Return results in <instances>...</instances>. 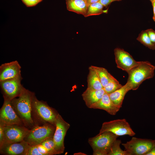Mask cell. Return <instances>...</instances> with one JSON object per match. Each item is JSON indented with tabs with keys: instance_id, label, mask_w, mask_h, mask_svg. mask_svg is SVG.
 Listing matches in <instances>:
<instances>
[{
	"instance_id": "1",
	"label": "cell",
	"mask_w": 155,
	"mask_h": 155,
	"mask_svg": "<svg viewBox=\"0 0 155 155\" xmlns=\"http://www.w3.org/2000/svg\"><path fill=\"white\" fill-rule=\"evenodd\" d=\"M34 94L25 88L18 98L11 100V105L20 117L28 124H32L33 121L31 117V111Z\"/></svg>"
},
{
	"instance_id": "2",
	"label": "cell",
	"mask_w": 155,
	"mask_h": 155,
	"mask_svg": "<svg viewBox=\"0 0 155 155\" xmlns=\"http://www.w3.org/2000/svg\"><path fill=\"white\" fill-rule=\"evenodd\" d=\"M155 66L149 61H141L137 65L128 72L127 82L132 86V90H137L145 80L153 78L154 75Z\"/></svg>"
},
{
	"instance_id": "3",
	"label": "cell",
	"mask_w": 155,
	"mask_h": 155,
	"mask_svg": "<svg viewBox=\"0 0 155 155\" xmlns=\"http://www.w3.org/2000/svg\"><path fill=\"white\" fill-rule=\"evenodd\" d=\"M119 136L110 131H105L90 138L88 142L94 155H108L111 147Z\"/></svg>"
},
{
	"instance_id": "4",
	"label": "cell",
	"mask_w": 155,
	"mask_h": 155,
	"mask_svg": "<svg viewBox=\"0 0 155 155\" xmlns=\"http://www.w3.org/2000/svg\"><path fill=\"white\" fill-rule=\"evenodd\" d=\"M105 131H110L119 136L135 134L129 123L125 119H117L103 123L98 135Z\"/></svg>"
},
{
	"instance_id": "5",
	"label": "cell",
	"mask_w": 155,
	"mask_h": 155,
	"mask_svg": "<svg viewBox=\"0 0 155 155\" xmlns=\"http://www.w3.org/2000/svg\"><path fill=\"white\" fill-rule=\"evenodd\" d=\"M122 145L131 155H145L155 146V140L133 137Z\"/></svg>"
},
{
	"instance_id": "6",
	"label": "cell",
	"mask_w": 155,
	"mask_h": 155,
	"mask_svg": "<svg viewBox=\"0 0 155 155\" xmlns=\"http://www.w3.org/2000/svg\"><path fill=\"white\" fill-rule=\"evenodd\" d=\"M55 129L50 125L35 127L29 131L25 141L30 146L40 144L47 139L53 137Z\"/></svg>"
},
{
	"instance_id": "7",
	"label": "cell",
	"mask_w": 155,
	"mask_h": 155,
	"mask_svg": "<svg viewBox=\"0 0 155 155\" xmlns=\"http://www.w3.org/2000/svg\"><path fill=\"white\" fill-rule=\"evenodd\" d=\"M55 129L53 137L55 145V150L56 154H60L64 151V139L70 125L58 113L55 121Z\"/></svg>"
},
{
	"instance_id": "8",
	"label": "cell",
	"mask_w": 155,
	"mask_h": 155,
	"mask_svg": "<svg viewBox=\"0 0 155 155\" xmlns=\"http://www.w3.org/2000/svg\"><path fill=\"white\" fill-rule=\"evenodd\" d=\"M29 131L18 125H4V138L1 146L7 144L22 141Z\"/></svg>"
},
{
	"instance_id": "9",
	"label": "cell",
	"mask_w": 155,
	"mask_h": 155,
	"mask_svg": "<svg viewBox=\"0 0 155 155\" xmlns=\"http://www.w3.org/2000/svg\"><path fill=\"white\" fill-rule=\"evenodd\" d=\"M114 53L117 67L127 73L141 62L136 61L130 54L123 49L116 48L114 50Z\"/></svg>"
},
{
	"instance_id": "10",
	"label": "cell",
	"mask_w": 155,
	"mask_h": 155,
	"mask_svg": "<svg viewBox=\"0 0 155 155\" xmlns=\"http://www.w3.org/2000/svg\"><path fill=\"white\" fill-rule=\"evenodd\" d=\"M22 77L0 82V85L4 96L11 100L18 96L24 88L21 82Z\"/></svg>"
},
{
	"instance_id": "11",
	"label": "cell",
	"mask_w": 155,
	"mask_h": 155,
	"mask_svg": "<svg viewBox=\"0 0 155 155\" xmlns=\"http://www.w3.org/2000/svg\"><path fill=\"white\" fill-rule=\"evenodd\" d=\"M32 107L42 119L55 126L58 113H56L52 108L44 102L38 100L34 96L33 100Z\"/></svg>"
},
{
	"instance_id": "12",
	"label": "cell",
	"mask_w": 155,
	"mask_h": 155,
	"mask_svg": "<svg viewBox=\"0 0 155 155\" xmlns=\"http://www.w3.org/2000/svg\"><path fill=\"white\" fill-rule=\"evenodd\" d=\"M4 98V103L0 110V121L4 125H19L21 120L14 111L11 100L5 96Z\"/></svg>"
},
{
	"instance_id": "13",
	"label": "cell",
	"mask_w": 155,
	"mask_h": 155,
	"mask_svg": "<svg viewBox=\"0 0 155 155\" xmlns=\"http://www.w3.org/2000/svg\"><path fill=\"white\" fill-rule=\"evenodd\" d=\"M21 69L17 61L2 64L0 66V82L21 77Z\"/></svg>"
},
{
	"instance_id": "14",
	"label": "cell",
	"mask_w": 155,
	"mask_h": 155,
	"mask_svg": "<svg viewBox=\"0 0 155 155\" xmlns=\"http://www.w3.org/2000/svg\"><path fill=\"white\" fill-rule=\"evenodd\" d=\"M30 146L25 140L17 143L4 145L1 148L2 152L7 155H18L26 154Z\"/></svg>"
},
{
	"instance_id": "15",
	"label": "cell",
	"mask_w": 155,
	"mask_h": 155,
	"mask_svg": "<svg viewBox=\"0 0 155 155\" xmlns=\"http://www.w3.org/2000/svg\"><path fill=\"white\" fill-rule=\"evenodd\" d=\"M90 108L103 110L111 115H115L120 108L115 104L111 100L109 94L105 93L97 102L92 105Z\"/></svg>"
},
{
	"instance_id": "16",
	"label": "cell",
	"mask_w": 155,
	"mask_h": 155,
	"mask_svg": "<svg viewBox=\"0 0 155 155\" xmlns=\"http://www.w3.org/2000/svg\"><path fill=\"white\" fill-rule=\"evenodd\" d=\"M105 93L103 88L95 90L87 88L82 96L86 105L90 108L92 105L100 100Z\"/></svg>"
},
{
	"instance_id": "17",
	"label": "cell",
	"mask_w": 155,
	"mask_h": 155,
	"mask_svg": "<svg viewBox=\"0 0 155 155\" xmlns=\"http://www.w3.org/2000/svg\"><path fill=\"white\" fill-rule=\"evenodd\" d=\"M132 90L131 84L127 82L126 84L120 89L114 92L108 94L110 98L113 102L120 108L122 105L125 96L129 90Z\"/></svg>"
},
{
	"instance_id": "18",
	"label": "cell",
	"mask_w": 155,
	"mask_h": 155,
	"mask_svg": "<svg viewBox=\"0 0 155 155\" xmlns=\"http://www.w3.org/2000/svg\"><path fill=\"white\" fill-rule=\"evenodd\" d=\"M67 9L84 17L86 15L88 5L85 0H65Z\"/></svg>"
},
{
	"instance_id": "19",
	"label": "cell",
	"mask_w": 155,
	"mask_h": 155,
	"mask_svg": "<svg viewBox=\"0 0 155 155\" xmlns=\"http://www.w3.org/2000/svg\"><path fill=\"white\" fill-rule=\"evenodd\" d=\"M88 69L89 72L87 78V88L95 90L103 88L96 72L90 67Z\"/></svg>"
},
{
	"instance_id": "20",
	"label": "cell",
	"mask_w": 155,
	"mask_h": 155,
	"mask_svg": "<svg viewBox=\"0 0 155 155\" xmlns=\"http://www.w3.org/2000/svg\"><path fill=\"white\" fill-rule=\"evenodd\" d=\"M89 67L96 72L103 88L108 83L112 75L104 68L93 65Z\"/></svg>"
},
{
	"instance_id": "21",
	"label": "cell",
	"mask_w": 155,
	"mask_h": 155,
	"mask_svg": "<svg viewBox=\"0 0 155 155\" xmlns=\"http://www.w3.org/2000/svg\"><path fill=\"white\" fill-rule=\"evenodd\" d=\"M104 6L100 3L98 2L89 5L85 17L92 16L98 15L104 13H107L108 9L103 10Z\"/></svg>"
},
{
	"instance_id": "22",
	"label": "cell",
	"mask_w": 155,
	"mask_h": 155,
	"mask_svg": "<svg viewBox=\"0 0 155 155\" xmlns=\"http://www.w3.org/2000/svg\"><path fill=\"white\" fill-rule=\"evenodd\" d=\"M137 39L141 43L150 49L155 50V43L151 41L146 30L142 31Z\"/></svg>"
},
{
	"instance_id": "23",
	"label": "cell",
	"mask_w": 155,
	"mask_h": 155,
	"mask_svg": "<svg viewBox=\"0 0 155 155\" xmlns=\"http://www.w3.org/2000/svg\"><path fill=\"white\" fill-rule=\"evenodd\" d=\"M121 141L117 139L113 142L108 155H131L127 150H123L121 148Z\"/></svg>"
},
{
	"instance_id": "24",
	"label": "cell",
	"mask_w": 155,
	"mask_h": 155,
	"mask_svg": "<svg viewBox=\"0 0 155 155\" xmlns=\"http://www.w3.org/2000/svg\"><path fill=\"white\" fill-rule=\"evenodd\" d=\"M122 86L119 82L111 75L108 83L103 88L105 93L109 94L120 89Z\"/></svg>"
},
{
	"instance_id": "25",
	"label": "cell",
	"mask_w": 155,
	"mask_h": 155,
	"mask_svg": "<svg viewBox=\"0 0 155 155\" xmlns=\"http://www.w3.org/2000/svg\"><path fill=\"white\" fill-rule=\"evenodd\" d=\"M40 144L46 148L50 155L56 154L55 145L53 137L47 139L42 142Z\"/></svg>"
},
{
	"instance_id": "26",
	"label": "cell",
	"mask_w": 155,
	"mask_h": 155,
	"mask_svg": "<svg viewBox=\"0 0 155 155\" xmlns=\"http://www.w3.org/2000/svg\"><path fill=\"white\" fill-rule=\"evenodd\" d=\"M26 155H42L38 151L37 145L30 146Z\"/></svg>"
},
{
	"instance_id": "27",
	"label": "cell",
	"mask_w": 155,
	"mask_h": 155,
	"mask_svg": "<svg viewBox=\"0 0 155 155\" xmlns=\"http://www.w3.org/2000/svg\"><path fill=\"white\" fill-rule=\"evenodd\" d=\"M21 1L27 7L35 6L42 1L41 0H21Z\"/></svg>"
},
{
	"instance_id": "28",
	"label": "cell",
	"mask_w": 155,
	"mask_h": 155,
	"mask_svg": "<svg viewBox=\"0 0 155 155\" xmlns=\"http://www.w3.org/2000/svg\"><path fill=\"white\" fill-rule=\"evenodd\" d=\"M37 146L38 151L42 155H50L44 146L40 144L37 145Z\"/></svg>"
},
{
	"instance_id": "29",
	"label": "cell",
	"mask_w": 155,
	"mask_h": 155,
	"mask_svg": "<svg viewBox=\"0 0 155 155\" xmlns=\"http://www.w3.org/2000/svg\"><path fill=\"white\" fill-rule=\"evenodd\" d=\"M4 125L0 121V147L2 145L4 138Z\"/></svg>"
},
{
	"instance_id": "30",
	"label": "cell",
	"mask_w": 155,
	"mask_h": 155,
	"mask_svg": "<svg viewBox=\"0 0 155 155\" xmlns=\"http://www.w3.org/2000/svg\"><path fill=\"white\" fill-rule=\"evenodd\" d=\"M146 31L147 32L151 41L155 43V31L152 29H148Z\"/></svg>"
},
{
	"instance_id": "31",
	"label": "cell",
	"mask_w": 155,
	"mask_h": 155,
	"mask_svg": "<svg viewBox=\"0 0 155 155\" xmlns=\"http://www.w3.org/2000/svg\"><path fill=\"white\" fill-rule=\"evenodd\" d=\"M114 1V0H99L100 3L104 7L107 8L111 3Z\"/></svg>"
},
{
	"instance_id": "32",
	"label": "cell",
	"mask_w": 155,
	"mask_h": 155,
	"mask_svg": "<svg viewBox=\"0 0 155 155\" xmlns=\"http://www.w3.org/2000/svg\"><path fill=\"white\" fill-rule=\"evenodd\" d=\"M145 155H155V146L147 153Z\"/></svg>"
},
{
	"instance_id": "33",
	"label": "cell",
	"mask_w": 155,
	"mask_h": 155,
	"mask_svg": "<svg viewBox=\"0 0 155 155\" xmlns=\"http://www.w3.org/2000/svg\"><path fill=\"white\" fill-rule=\"evenodd\" d=\"M99 0H86L88 6L90 5L95 3L99 2Z\"/></svg>"
},
{
	"instance_id": "34",
	"label": "cell",
	"mask_w": 155,
	"mask_h": 155,
	"mask_svg": "<svg viewBox=\"0 0 155 155\" xmlns=\"http://www.w3.org/2000/svg\"><path fill=\"white\" fill-rule=\"evenodd\" d=\"M152 3L153 7V19L154 21L155 22V1L152 2Z\"/></svg>"
},
{
	"instance_id": "35",
	"label": "cell",
	"mask_w": 155,
	"mask_h": 155,
	"mask_svg": "<svg viewBox=\"0 0 155 155\" xmlns=\"http://www.w3.org/2000/svg\"><path fill=\"white\" fill-rule=\"evenodd\" d=\"M151 3L155 1V0H150Z\"/></svg>"
},
{
	"instance_id": "36",
	"label": "cell",
	"mask_w": 155,
	"mask_h": 155,
	"mask_svg": "<svg viewBox=\"0 0 155 155\" xmlns=\"http://www.w3.org/2000/svg\"><path fill=\"white\" fill-rule=\"evenodd\" d=\"M121 0H114V1H121Z\"/></svg>"
},
{
	"instance_id": "37",
	"label": "cell",
	"mask_w": 155,
	"mask_h": 155,
	"mask_svg": "<svg viewBox=\"0 0 155 155\" xmlns=\"http://www.w3.org/2000/svg\"><path fill=\"white\" fill-rule=\"evenodd\" d=\"M85 0L86 1V0Z\"/></svg>"
},
{
	"instance_id": "38",
	"label": "cell",
	"mask_w": 155,
	"mask_h": 155,
	"mask_svg": "<svg viewBox=\"0 0 155 155\" xmlns=\"http://www.w3.org/2000/svg\"><path fill=\"white\" fill-rule=\"evenodd\" d=\"M42 1V0H41Z\"/></svg>"
}]
</instances>
